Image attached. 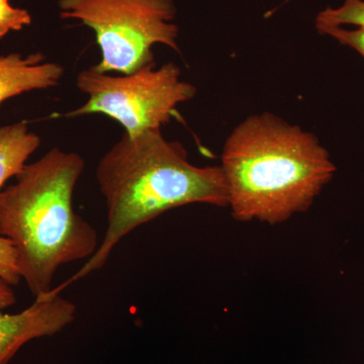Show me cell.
<instances>
[{
	"instance_id": "1",
	"label": "cell",
	"mask_w": 364,
	"mask_h": 364,
	"mask_svg": "<svg viewBox=\"0 0 364 364\" xmlns=\"http://www.w3.org/2000/svg\"><path fill=\"white\" fill-rule=\"evenodd\" d=\"M95 176L107 205V231L97 252L52 296L105 267L127 235L158 215L191 203L229 205L222 167L191 164L183 146L167 141L161 129L124 134L100 160Z\"/></svg>"
},
{
	"instance_id": "6",
	"label": "cell",
	"mask_w": 364,
	"mask_h": 364,
	"mask_svg": "<svg viewBox=\"0 0 364 364\" xmlns=\"http://www.w3.org/2000/svg\"><path fill=\"white\" fill-rule=\"evenodd\" d=\"M75 317L76 306L60 294L37 296L21 313L0 312V364L9 363L28 342L61 332Z\"/></svg>"
},
{
	"instance_id": "3",
	"label": "cell",
	"mask_w": 364,
	"mask_h": 364,
	"mask_svg": "<svg viewBox=\"0 0 364 364\" xmlns=\"http://www.w3.org/2000/svg\"><path fill=\"white\" fill-rule=\"evenodd\" d=\"M85 167L78 153L53 148L0 193V235L13 241L21 279L36 298L52 291L62 265L90 259L100 246L97 230L73 208Z\"/></svg>"
},
{
	"instance_id": "13",
	"label": "cell",
	"mask_w": 364,
	"mask_h": 364,
	"mask_svg": "<svg viewBox=\"0 0 364 364\" xmlns=\"http://www.w3.org/2000/svg\"><path fill=\"white\" fill-rule=\"evenodd\" d=\"M16 303V294L11 284L0 277V312Z\"/></svg>"
},
{
	"instance_id": "12",
	"label": "cell",
	"mask_w": 364,
	"mask_h": 364,
	"mask_svg": "<svg viewBox=\"0 0 364 364\" xmlns=\"http://www.w3.org/2000/svg\"><path fill=\"white\" fill-rule=\"evenodd\" d=\"M317 31L323 35L330 36L333 39L338 41L340 44L355 50L364 58V28L348 30L343 26H322Z\"/></svg>"
},
{
	"instance_id": "10",
	"label": "cell",
	"mask_w": 364,
	"mask_h": 364,
	"mask_svg": "<svg viewBox=\"0 0 364 364\" xmlns=\"http://www.w3.org/2000/svg\"><path fill=\"white\" fill-rule=\"evenodd\" d=\"M32 23V16L26 9L14 7L11 0H0V40L11 32H18Z\"/></svg>"
},
{
	"instance_id": "11",
	"label": "cell",
	"mask_w": 364,
	"mask_h": 364,
	"mask_svg": "<svg viewBox=\"0 0 364 364\" xmlns=\"http://www.w3.org/2000/svg\"><path fill=\"white\" fill-rule=\"evenodd\" d=\"M0 277L11 286L20 284L18 251L13 241L0 235Z\"/></svg>"
},
{
	"instance_id": "9",
	"label": "cell",
	"mask_w": 364,
	"mask_h": 364,
	"mask_svg": "<svg viewBox=\"0 0 364 364\" xmlns=\"http://www.w3.org/2000/svg\"><path fill=\"white\" fill-rule=\"evenodd\" d=\"M344 25L364 28V0H344L337 9L327 7L316 18V28Z\"/></svg>"
},
{
	"instance_id": "7",
	"label": "cell",
	"mask_w": 364,
	"mask_h": 364,
	"mask_svg": "<svg viewBox=\"0 0 364 364\" xmlns=\"http://www.w3.org/2000/svg\"><path fill=\"white\" fill-rule=\"evenodd\" d=\"M63 74V67L45 62L41 53L0 55V105L23 93L54 87Z\"/></svg>"
},
{
	"instance_id": "4",
	"label": "cell",
	"mask_w": 364,
	"mask_h": 364,
	"mask_svg": "<svg viewBox=\"0 0 364 364\" xmlns=\"http://www.w3.org/2000/svg\"><path fill=\"white\" fill-rule=\"evenodd\" d=\"M58 6L60 18L95 32L102 53L95 70L134 73L155 64V45L181 51L173 0H59Z\"/></svg>"
},
{
	"instance_id": "2",
	"label": "cell",
	"mask_w": 364,
	"mask_h": 364,
	"mask_svg": "<svg viewBox=\"0 0 364 364\" xmlns=\"http://www.w3.org/2000/svg\"><path fill=\"white\" fill-rule=\"evenodd\" d=\"M221 167L234 219L269 225L308 210L336 171L317 136L269 112L234 129Z\"/></svg>"
},
{
	"instance_id": "8",
	"label": "cell",
	"mask_w": 364,
	"mask_h": 364,
	"mask_svg": "<svg viewBox=\"0 0 364 364\" xmlns=\"http://www.w3.org/2000/svg\"><path fill=\"white\" fill-rule=\"evenodd\" d=\"M41 145V136L26 122L0 127V193L6 181L23 171L28 158Z\"/></svg>"
},
{
	"instance_id": "5",
	"label": "cell",
	"mask_w": 364,
	"mask_h": 364,
	"mask_svg": "<svg viewBox=\"0 0 364 364\" xmlns=\"http://www.w3.org/2000/svg\"><path fill=\"white\" fill-rule=\"evenodd\" d=\"M76 85L87 95V102L61 117H78L100 114L111 117L135 136L157 130L176 116V107L195 97V86L181 79V71L174 63L159 68L151 64L121 76L85 69L79 72Z\"/></svg>"
}]
</instances>
